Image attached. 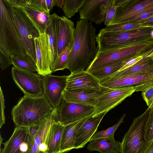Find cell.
<instances>
[{
    "instance_id": "cell-30",
    "label": "cell",
    "mask_w": 153,
    "mask_h": 153,
    "mask_svg": "<svg viewBox=\"0 0 153 153\" xmlns=\"http://www.w3.org/2000/svg\"><path fill=\"white\" fill-rule=\"evenodd\" d=\"M142 22H131L128 23L110 25L104 30L108 32H125L149 27Z\"/></svg>"
},
{
    "instance_id": "cell-26",
    "label": "cell",
    "mask_w": 153,
    "mask_h": 153,
    "mask_svg": "<svg viewBox=\"0 0 153 153\" xmlns=\"http://www.w3.org/2000/svg\"><path fill=\"white\" fill-rule=\"evenodd\" d=\"M64 127L63 125L56 120L52 124L48 138L47 153H60Z\"/></svg>"
},
{
    "instance_id": "cell-18",
    "label": "cell",
    "mask_w": 153,
    "mask_h": 153,
    "mask_svg": "<svg viewBox=\"0 0 153 153\" xmlns=\"http://www.w3.org/2000/svg\"><path fill=\"white\" fill-rule=\"evenodd\" d=\"M107 113L104 112L94 116L91 115L85 121L77 133L74 149L82 148L90 141Z\"/></svg>"
},
{
    "instance_id": "cell-29",
    "label": "cell",
    "mask_w": 153,
    "mask_h": 153,
    "mask_svg": "<svg viewBox=\"0 0 153 153\" xmlns=\"http://www.w3.org/2000/svg\"><path fill=\"white\" fill-rule=\"evenodd\" d=\"M86 0H64L62 8L65 16L68 18L73 16L85 3Z\"/></svg>"
},
{
    "instance_id": "cell-20",
    "label": "cell",
    "mask_w": 153,
    "mask_h": 153,
    "mask_svg": "<svg viewBox=\"0 0 153 153\" xmlns=\"http://www.w3.org/2000/svg\"><path fill=\"white\" fill-rule=\"evenodd\" d=\"M102 94V90L98 91L65 89L63 93V97L68 102L95 107L98 98Z\"/></svg>"
},
{
    "instance_id": "cell-19",
    "label": "cell",
    "mask_w": 153,
    "mask_h": 153,
    "mask_svg": "<svg viewBox=\"0 0 153 153\" xmlns=\"http://www.w3.org/2000/svg\"><path fill=\"white\" fill-rule=\"evenodd\" d=\"M75 29L74 22L65 16H58L57 60L62 51L69 44L72 45Z\"/></svg>"
},
{
    "instance_id": "cell-41",
    "label": "cell",
    "mask_w": 153,
    "mask_h": 153,
    "mask_svg": "<svg viewBox=\"0 0 153 153\" xmlns=\"http://www.w3.org/2000/svg\"><path fill=\"white\" fill-rule=\"evenodd\" d=\"M39 125H35L28 128V134L32 137H34L37 133Z\"/></svg>"
},
{
    "instance_id": "cell-2",
    "label": "cell",
    "mask_w": 153,
    "mask_h": 153,
    "mask_svg": "<svg viewBox=\"0 0 153 153\" xmlns=\"http://www.w3.org/2000/svg\"><path fill=\"white\" fill-rule=\"evenodd\" d=\"M54 110L43 95H24L13 108L11 115L16 127L29 128L40 125Z\"/></svg>"
},
{
    "instance_id": "cell-40",
    "label": "cell",
    "mask_w": 153,
    "mask_h": 153,
    "mask_svg": "<svg viewBox=\"0 0 153 153\" xmlns=\"http://www.w3.org/2000/svg\"><path fill=\"white\" fill-rule=\"evenodd\" d=\"M152 16H153V12H144L140 15L133 22H141Z\"/></svg>"
},
{
    "instance_id": "cell-5",
    "label": "cell",
    "mask_w": 153,
    "mask_h": 153,
    "mask_svg": "<svg viewBox=\"0 0 153 153\" xmlns=\"http://www.w3.org/2000/svg\"><path fill=\"white\" fill-rule=\"evenodd\" d=\"M153 47V40H152L98 51L96 56L85 70L91 74L105 67L123 61L147 51Z\"/></svg>"
},
{
    "instance_id": "cell-23",
    "label": "cell",
    "mask_w": 153,
    "mask_h": 153,
    "mask_svg": "<svg viewBox=\"0 0 153 153\" xmlns=\"http://www.w3.org/2000/svg\"><path fill=\"white\" fill-rule=\"evenodd\" d=\"M58 16L55 13L52 14L50 23L45 31L48 35L50 58L53 72L57 60V45Z\"/></svg>"
},
{
    "instance_id": "cell-33",
    "label": "cell",
    "mask_w": 153,
    "mask_h": 153,
    "mask_svg": "<svg viewBox=\"0 0 153 153\" xmlns=\"http://www.w3.org/2000/svg\"><path fill=\"white\" fill-rule=\"evenodd\" d=\"M149 109L148 117L145 129L144 137L147 143L153 140V107Z\"/></svg>"
},
{
    "instance_id": "cell-45",
    "label": "cell",
    "mask_w": 153,
    "mask_h": 153,
    "mask_svg": "<svg viewBox=\"0 0 153 153\" xmlns=\"http://www.w3.org/2000/svg\"><path fill=\"white\" fill-rule=\"evenodd\" d=\"M141 22H142L147 25L153 26V16Z\"/></svg>"
},
{
    "instance_id": "cell-9",
    "label": "cell",
    "mask_w": 153,
    "mask_h": 153,
    "mask_svg": "<svg viewBox=\"0 0 153 153\" xmlns=\"http://www.w3.org/2000/svg\"><path fill=\"white\" fill-rule=\"evenodd\" d=\"M13 78L25 96L38 97L43 95L42 76L13 66L11 69Z\"/></svg>"
},
{
    "instance_id": "cell-46",
    "label": "cell",
    "mask_w": 153,
    "mask_h": 153,
    "mask_svg": "<svg viewBox=\"0 0 153 153\" xmlns=\"http://www.w3.org/2000/svg\"><path fill=\"white\" fill-rule=\"evenodd\" d=\"M152 107H153V101L152 103L150 105V106L148 108H150Z\"/></svg>"
},
{
    "instance_id": "cell-37",
    "label": "cell",
    "mask_w": 153,
    "mask_h": 153,
    "mask_svg": "<svg viewBox=\"0 0 153 153\" xmlns=\"http://www.w3.org/2000/svg\"><path fill=\"white\" fill-rule=\"evenodd\" d=\"M0 128L5 123V118L4 113L5 108L4 99L2 90L0 87Z\"/></svg>"
},
{
    "instance_id": "cell-48",
    "label": "cell",
    "mask_w": 153,
    "mask_h": 153,
    "mask_svg": "<svg viewBox=\"0 0 153 153\" xmlns=\"http://www.w3.org/2000/svg\"><path fill=\"white\" fill-rule=\"evenodd\" d=\"M152 48L153 49V47Z\"/></svg>"
},
{
    "instance_id": "cell-21",
    "label": "cell",
    "mask_w": 153,
    "mask_h": 153,
    "mask_svg": "<svg viewBox=\"0 0 153 153\" xmlns=\"http://www.w3.org/2000/svg\"><path fill=\"white\" fill-rule=\"evenodd\" d=\"M90 116L64 126L60 153L68 152L74 149V145L78 131L83 123Z\"/></svg>"
},
{
    "instance_id": "cell-35",
    "label": "cell",
    "mask_w": 153,
    "mask_h": 153,
    "mask_svg": "<svg viewBox=\"0 0 153 153\" xmlns=\"http://www.w3.org/2000/svg\"><path fill=\"white\" fill-rule=\"evenodd\" d=\"M115 0H112L111 5L107 13L104 25L106 26L109 25L114 17L118 6L115 4Z\"/></svg>"
},
{
    "instance_id": "cell-34",
    "label": "cell",
    "mask_w": 153,
    "mask_h": 153,
    "mask_svg": "<svg viewBox=\"0 0 153 153\" xmlns=\"http://www.w3.org/2000/svg\"><path fill=\"white\" fill-rule=\"evenodd\" d=\"M3 1L8 8L20 9L27 7L29 2V0H3Z\"/></svg>"
},
{
    "instance_id": "cell-31",
    "label": "cell",
    "mask_w": 153,
    "mask_h": 153,
    "mask_svg": "<svg viewBox=\"0 0 153 153\" xmlns=\"http://www.w3.org/2000/svg\"><path fill=\"white\" fill-rule=\"evenodd\" d=\"M126 116L124 114L116 124L105 130L96 131L91 137L90 140L110 138L114 136L115 131L120 125L123 122Z\"/></svg>"
},
{
    "instance_id": "cell-32",
    "label": "cell",
    "mask_w": 153,
    "mask_h": 153,
    "mask_svg": "<svg viewBox=\"0 0 153 153\" xmlns=\"http://www.w3.org/2000/svg\"><path fill=\"white\" fill-rule=\"evenodd\" d=\"M72 46V45L69 44L62 51L57 59L53 72L66 68Z\"/></svg>"
},
{
    "instance_id": "cell-22",
    "label": "cell",
    "mask_w": 153,
    "mask_h": 153,
    "mask_svg": "<svg viewBox=\"0 0 153 153\" xmlns=\"http://www.w3.org/2000/svg\"><path fill=\"white\" fill-rule=\"evenodd\" d=\"M28 133V128L16 127L9 139L2 143L4 147L0 148V153H22L21 144L25 141Z\"/></svg>"
},
{
    "instance_id": "cell-14",
    "label": "cell",
    "mask_w": 153,
    "mask_h": 153,
    "mask_svg": "<svg viewBox=\"0 0 153 153\" xmlns=\"http://www.w3.org/2000/svg\"><path fill=\"white\" fill-rule=\"evenodd\" d=\"M37 72L44 76L53 73L50 58L48 35L45 32L34 39Z\"/></svg>"
},
{
    "instance_id": "cell-10",
    "label": "cell",
    "mask_w": 153,
    "mask_h": 153,
    "mask_svg": "<svg viewBox=\"0 0 153 153\" xmlns=\"http://www.w3.org/2000/svg\"><path fill=\"white\" fill-rule=\"evenodd\" d=\"M103 94L99 97L93 116L108 112L136 92L133 87L111 89L103 87Z\"/></svg>"
},
{
    "instance_id": "cell-39",
    "label": "cell",
    "mask_w": 153,
    "mask_h": 153,
    "mask_svg": "<svg viewBox=\"0 0 153 153\" xmlns=\"http://www.w3.org/2000/svg\"><path fill=\"white\" fill-rule=\"evenodd\" d=\"M26 7L47 13L43 7L40 0H29L28 5Z\"/></svg>"
},
{
    "instance_id": "cell-44",
    "label": "cell",
    "mask_w": 153,
    "mask_h": 153,
    "mask_svg": "<svg viewBox=\"0 0 153 153\" xmlns=\"http://www.w3.org/2000/svg\"><path fill=\"white\" fill-rule=\"evenodd\" d=\"M64 1V0H53V6H56L62 8Z\"/></svg>"
},
{
    "instance_id": "cell-27",
    "label": "cell",
    "mask_w": 153,
    "mask_h": 153,
    "mask_svg": "<svg viewBox=\"0 0 153 153\" xmlns=\"http://www.w3.org/2000/svg\"><path fill=\"white\" fill-rule=\"evenodd\" d=\"M10 57L13 66L27 71L37 72L35 63L27 54L23 55H13Z\"/></svg>"
},
{
    "instance_id": "cell-16",
    "label": "cell",
    "mask_w": 153,
    "mask_h": 153,
    "mask_svg": "<svg viewBox=\"0 0 153 153\" xmlns=\"http://www.w3.org/2000/svg\"><path fill=\"white\" fill-rule=\"evenodd\" d=\"M103 88L98 80L84 70L76 71L68 75L66 89L102 91Z\"/></svg>"
},
{
    "instance_id": "cell-6",
    "label": "cell",
    "mask_w": 153,
    "mask_h": 153,
    "mask_svg": "<svg viewBox=\"0 0 153 153\" xmlns=\"http://www.w3.org/2000/svg\"><path fill=\"white\" fill-rule=\"evenodd\" d=\"M148 108L142 114L134 118L123 138L121 153H143L148 143L145 139V129L148 117Z\"/></svg>"
},
{
    "instance_id": "cell-13",
    "label": "cell",
    "mask_w": 153,
    "mask_h": 153,
    "mask_svg": "<svg viewBox=\"0 0 153 153\" xmlns=\"http://www.w3.org/2000/svg\"><path fill=\"white\" fill-rule=\"evenodd\" d=\"M68 76L51 74L42 76L43 95L54 109H56L63 99Z\"/></svg>"
},
{
    "instance_id": "cell-36",
    "label": "cell",
    "mask_w": 153,
    "mask_h": 153,
    "mask_svg": "<svg viewBox=\"0 0 153 153\" xmlns=\"http://www.w3.org/2000/svg\"><path fill=\"white\" fill-rule=\"evenodd\" d=\"M142 96L147 105L149 107L153 101V85L141 93Z\"/></svg>"
},
{
    "instance_id": "cell-42",
    "label": "cell",
    "mask_w": 153,
    "mask_h": 153,
    "mask_svg": "<svg viewBox=\"0 0 153 153\" xmlns=\"http://www.w3.org/2000/svg\"><path fill=\"white\" fill-rule=\"evenodd\" d=\"M143 153H153V140L148 143Z\"/></svg>"
},
{
    "instance_id": "cell-25",
    "label": "cell",
    "mask_w": 153,
    "mask_h": 153,
    "mask_svg": "<svg viewBox=\"0 0 153 153\" xmlns=\"http://www.w3.org/2000/svg\"><path fill=\"white\" fill-rule=\"evenodd\" d=\"M87 149L90 151H97L100 153H119L121 143L116 141L114 136L108 138L90 140Z\"/></svg>"
},
{
    "instance_id": "cell-4",
    "label": "cell",
    "mask_w": 153,
    "mask_h": 153,
    "mask_svg": "<svg viewBox=\"0 0 153 153\" xmlns=\"http://www.w3.org/2000/svg\"><path fill=\"white\" fill-rule=\"evenodd\" d=\"M0 51L6 56L26 53L10 9L0 0Z\"/></svg>"
},
{
    "instance_id": "cell-17",
    "label": "cell",
    "mask_w": 153,
    "mask_h": 153,
    "mask_svg": "<svg viewBox=\"0 0 153 153\" xmlns=\"http://www.w3.org/2000/svg\"><path fill=\"white\" fill-rule=\"evenodd\" d=\"M56 110L54 109L52 112L40 124L38 131L34 137L28 133L26 141L27 144V149L23 153H39V147L43 143L47 142L49 132L53 123L56 120Z\"/></svg>"
},
{
    "instance_id": "cell-11",
    "label": "cell",
    "mask_w": 153,
    "mask_h": 153,
    "mask_svg": "<svg viewBox=\"0 0 153 153\" xmlns=\"http://www.w3.org/2000/svg\"><path fill=\"white\" fill-rule=\"evenodd\" d=\"M95 107L68 102L63 97L56 110V119L64 126L93 115Z\"/></svg>"
},
{
    "instance_id": "cell-12",
    "label": "cell",
    "mask_w": 153,
    "mask_h": 153,
    "mask_svg": "<svg viewBox=\"0 0 153 153\" xmlns=\"http://www.w3.org/2000/svg\"><path fill=\"white\" fill-rule=\"evenodd\" d=\"M103 87L111 89L133 87L136 92H143L153 85V73L136 74L100 81Z\"/></svg>"
},
{
    "instance_id": "cell-15",
    "label": "cell",
    "mask_w": 153,
    "mask_h": 153,
    "mask_svg": "<svg viewBox=\"0 0 153 153\" xmlns=\"http://www.w3.org/2000/svg\"><path fill=\"white\" fill-rule=\"evenodd\" d=\"M112 0H86L79 11V19L89 20L97 24L104 22Z\"/></svg>"
},
{
    "instance_id": "cell-8",
    "label": "cell",
    "mask_w": 153,
    "mask_h": 153,
    "mask_svg": "<svg viewBox=\"0 0 153 153\" xmlns=\"http://www.w3.org/2000/svg\"><path fill=\"white\" fill-rule=\"evenodd\" d=\"M153 12V0H126L117 8L109 25L133 22L140 15Z\"/></svg>"
},
{
    "instance_id": "cell-38",
    "label": "cell",
    "mask_w": 153,
    "mask_h": 153,
    "mask_svg": "<svg viewBox=\"0 0 153 153\" xmlns=\"http://www.w3.org/2000/svg\"><path fill=\"white\" fill-rule=\"evenodd\" d=\"M12 64L11 59L10 57L0 52V67L2 70H4Z\"/></svg>"
},
{
    "instance_id": "cell-3",
    "label": "cell",
    "mask_w": 153,
    "mask_h": 153,
    "mask_svg": "<svg viewBox=\"0 0 153 153\" xmlns=\"http://www.w3.org/2000/svg\"><path fill=\"white\" fill-rule=\"evenodd\" d=\"M153 26L125 32H108L102 29L96 38L98 51L153 40Z\"/></svg>"
},
{
    "instance_id": "cell-43",
    "label": "cell",
    "mask_w": 153,
    "mask_h": 153,
    "mask_svg": "<svg viewBox=\"0 0 153 153\" xmlns=\"http://www.w3.org/2000/svg\"><path fill=\"white\" fill-rule=\"evenodd\" d=\"M46 3L48 11L50 12L53 7V0H45Z\"/></svg>"
},
{
    "instance_id": "cell-28",
    "label": "cell",
    "mask_w": 153,
    "mask_h": 153,
    "mask_svg": "<svg viewBox=\"0 0 153 153\" xmlns=\"http://www.w3.org/2000/svg\"><path fill=\"white\" fill-rule=\"evenodd\" d=\"M125 60L102 68L91 74L100 82L107 77L119 71L126 64Z\"/></svg>"
},
{
    "instance_id": "cell-7",
    "label": "cell",
    "mask_w": 153,
    "mask_h": 153,
    "mask_svg": "<svg viewBox=\"0 0 153 153\" xmlns=\"http://www.w3.org/2000/svg\"><path fill=\"white\" fill-rule=\"evenodd\" d=\"M9 8L26 53L30 56L36 65V58L34 39L39 36V32L21 9L14 8Z\"/></svg>"
},
{
    "instance_id": "cell-47",
    "label": "cell",
    "mask_w": 153,
    "mask_h": 153,
    "mask_svg": "<svg viewBox=\"0 0 153 153\" xmlns=\"http://www.w3.org/2000/svg\"><path fill=\"white\" fill-rule=\"evenodd\" d=\"M39 153H44V152H39Z\"/></svg>"
},
{
    "instance_id": "cell-24",
    "label": "cell",
    "mask_w": 153,
    "mask_h": 153,
    "mask_svg": "<svg viewBox=\"0 0 153 153\" xmlns=\"http://www.w3.org/2000/svg\"><path fill=\"white\" fill-rule=\"evenodd\" d=\"M21 10L37 30L39 34L45 32L50 23L52 14L34 10L29 7H25Z\"/></svg>"
},
{
    "instance_id": "cell-1",
    "label": "cell",
    "mask_w": 153,
    "mask_h": 153,
    "mask_svg": "<svg viewBox=\"0 0 153 153\" xmlns=\"http://www.w3.org/2000/svg\"><path fill=\"white\" fill-rule=\"evenodd\" d=\"M96 36V29L91 22L84 19L77 21L66 68L71 73L89 66L98 51Z\"/></svg>"
}]
</instances>
